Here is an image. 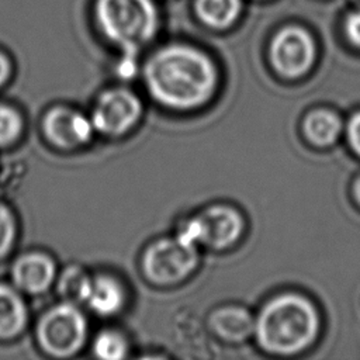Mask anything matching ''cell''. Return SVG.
<instances>
[{
	"mask_svg": "<svg viewBox=\"0 0 360 360\" xmlns=\"http://www.w3.org/2000/svg\"><path fill=\"white\" fill-rule=\"evenodd\" d=\"M145 82L153 98L172 108L205 103L217 84V72L202 52L184 45L159 49L145 65Z\"/></svg>",
	"mask_w": 360,
	"mask_h": 360,
	"instance_id": "6da1fadb",
	"label": "cell"
},
{
	"mask_svg": "<svg viewBox=\"0 0 360 360\" xmlns=\"http://www.w3.org/2000/svg\"><path fill=\"white\" fill-rule=\"evenodd\" d=\"M255 329L262 347L273 353L291 354L314 340L319 329V316L307 298L283 294L262 309Z\"/></svg>",
	"mask_w": 360,
	"mask_h": 360,
	"instance_id": "7a4b0ae2",
	"label": "cell"
},
{
	"mask_svg": "<svg viewBox=\"0 0 360 360\" xmlns=\"http://www.w3.org/2000/svg\"><path fill=\"white\" fill-rule=\"evenodd\" d=\"M97 22L104 35L135 56L155 34L156 10L150 0H97Z\"/></svg>",
	"mask_w": 360,
	"mask_h": 360,
	"instance_id": "3957f363",
	"label": "cell"
},
{
	"mask_svg": "<svg viewBox=\"0 0 360 360\" xmlns=\"http://www.w3.org/2000/svg\"><path fill=\"white\" fill-rule=\"evenodd\" d=\"M243 229L240 215L225 205H215L186 222L179 238L190 245L202 243L212 249H225L236 242Z\"/></svg>",
	"mask_w": 360,
	"mask_h": 360,
	"instance_id": "277c9868",
	"label": "cell"
},
{
	"mask_svg": "<svg viewBox=\"0 0 360 360\" xmlns=\"http://www.w3.org/2000/svg\"><path fill=\"white\" fill-rule=\"evenodd\" d=\"M86 338V319L69 304L51 309L41 321L38 340L42 349L53 356H70L80 349Z\"/></svg>",
	"mask_w": 360,
	"mask_h": 360,
	"instance_id": "5b68a950",
	"label": "cell"
},
{
	"mask_svg": "<svg viewBox=\"0 0 360 360\" xmlns=\"http://www.w3.org/2000/svg\"><path fill=\"white\" fill-rule=\"evenodd\" d=\"M195 245L176 239H165L152 245L143 257L146 276L158 284H172L183 280L197 264Z\"/></svg>",
	"mask_w": 360,
	"mask_h": 360,
	"instance_id": "8992f818",
	"label": "cell"
},
{
	"mask_svg": "<svg viewBox=\"0 0 360 360\" xmlns=\"http://www.w3.org/2000/svg\"><path fill=\"white\" fill-rule=\"evenodd\" d=\"M141 110V103L134 93L125 89H114L104 93L97 101L91 124L101 134L122 135L138 121Z\"/></svg>",
	"mask_w": 360,
	"mask_h": 360,
	"instance_id": "52a82bcc",
	"label": "cell"
},
{
	"mask_svg": "<svg viewBox=\"0 0 360 360\" xmlns=\"http://www.w3.org/2000/svg\"><path fill=\"white\" fill-rule=\"evenodd\" d=\"M270 56L278 73L285 77H298L312 65L314 42L307 31L287 27L274 37Z\"/></svg>",
	"mask_w": 360,
	"mask_h": 360,
	"instance_id": "ba28073f",
	"label": "cell"
},
{
	"mask_svg": "<svg viewBox=\"0 0 360 360\" xmlns=\"http://www.w3.org/2000/svg\"><path fill=\"white\" fill-rule=\"evenodd\" d=\"M44 129L52 143L70 149L89 142L94 127L91 120L76 111L55 108L45 117Z\"/></svg>",
	"mask_w": 360,
	"mask_h": 360,
	"instance_id": "9c48e42d",
	"label": "cell"
},
{
	"mask_svg": "<svg viewBox=\"0 0 360 360\" xmlns=\"http://www.w3.org/2000/svg\"><path fill=\"white\" fill-rule=\"evenodd\" d=\"M53 273L52 260L44 255L24 256L13 267L14 283L32 294L45 291L53 280Z\"/></svg>",
	"mask_w": 360,
	"mask_h": 360,
	"instance_id": "30bf717a",
	"label": "cell"
},
{
	"mask_svg": "<svg viewBox=\"0 0 360 360\" xmlns=\"http://www.w3.org/2000/svg\"><path fill=\"white\" fill-rule=\"evenodd\" d=\"M124 294L121 287L108 277H97L89 281L83 301L98 315H112L122 305Z\"/></svg>",
	"mask_w": 360,
	"mask_h": 360,
	"instance_id": "8fae6325",
	"label": "cell"
},
{
	"mask_svg": "<svg viewBox=\"0 0 360 360\" xmlns=\"http://www.w3.org/2000/svg\"><path fill=\"white\" fill-rule=\"evenodd\" d=\"M27 322V308L21 297L8 285L0 284V338L18 335Z\"/></svg>",
	"mask_w": 360,
	"mask_h": 360,
	"instance_id": "7c38bea8",
	"label": "cell"
},
{
	"mask_svg": "<svg viewBox=\"0 0 360 360\" xmlns=\"http://www.w3.org/2000/svg\"><path fill=\"white\" fill-rule=\"evenodd\" d=\"M214 329L226 340H243L253 329L250 315L239 308H225L212 318Z\"/></svg>",
	"mask_w": 360,
	"mask_h": 360,
	"instance_id": "4fadbf2b",
	"label": "cell"
},
{
	"mask_svg": "<svg viewBox=\"0 0 360 360\" xmlns=\"http://www.w3.org/2000/svg\"><path fill=\"white\" fill-rule=\"evenodd\" d=\"M342 128L339 117L326 110H316L308 114L304 129L308 139L316 145H329L336 141Z\"/></svg>",
	"mask_w": 360,
	"mask_h": 360,
	"instance_id": "5bb4252c",
	"label": "cell"
},
{
	"mask_svg": "<svg viewBox=\"0 0 360 360\" xmlns=\"http://www.w3.org/2000/svg\"><path fill=\"white\" fill-rule=\"evenodd\" d=\"M198 17L214 28L231 25L240 11V0H195Z\"/></svg>",
	"mask_w": 360,
	"mask_h": 360,
	"instance_id": "9a60e30c",
	"label": "cell"
},
{
	"mask_svg": "<svg viewBox=\"0 0 360 360\" xmlns=\"http://www.w3.org/2000/svg\"><path fill=\"white\" fill-rule=\"evenodd\" d=\"M94 354L107 360L122 359L127 354V343L118 333L103 332L94 342Z\"/></svg>",
	"mask_w": 360,
	"mask_h": 360,
	"instance_id": "2e32d148",
	"label": "cell"
},
{
	"mask_svg": "<svg viewBox=\"0 0 360 360\" xmlns=\"http://www.w3.org/2000/svg\"><path fill=\"white\" fill-rule=\"evenodd\" d=\"M21 120L18 114L4 105H0V146L8 145L18 136Z\"/></svg>",
	"mask_w": 360,
	"mask_h": 360,
	"instance_id": "e0dca14e",
	"label": "cell"
},
{
	"mask_svg": "<svg viewBox=\"0 0 360 360\" xmlns=\"http://www.w3.org/2000/svg\"><path fill=\"white\" fill-rule=\"evenodd\" d=\"M90 278H87L83 273H80L79 270H70L66 273L62 284H60V290L62 294L66 297H70L73 300H82L84 298V292L86 288L89 285Z\"/></svg>",
	"mask_w": 360,
	"mask_h": 360,
	"instance_id": "ac0fdd59",
	"label": "cell"
},
{
	"mask_svg": "<svg viewBox=\"0 0 360 360\" xmlns=\"http://www.w3.org/2000/svg\"><path fill=\"white\" fill-rule=\"evenodd\" d=\"M14 236H15V222H14L13 214L6 205L0 204V257L10 250L14 242Z\"/></svg>",
	"mask_w": 360,
	"mask_h": 360,
	"instance_id": "d6986e66",
	"label": "cell"
},
{
	"mask_svg": "<svg viewBox=\"0 0 360 360\" xmlns=\"http://www.w3.org/2000/svg\"><path fill=\"white\" fill-rule=\"evenodd\" d=\"M346 35L357 46H360V10L352 13L346 20Z\"/></svg>",
	"mask_w": 360,
	"mask_h": 360,
	"instance_id": "ffe728a7",
	"label": "cell"
},
{
	"mask_svg": "<svg viewBox=\"0 0 360 360\" xmlns=\"http://www.w3.org/2000/svg\"><path fill=\"white\" fill-rule=\"evenodd\" d=\"M347 138L353 150L360 155V112L350 118L347 124Z\"/></svg>",
	"mask_w": 360,
	"mask_h": 360,
	"instance_id": "44dd1931",
	"label": "cell"
},
{
	"mask_svg": "<svg viewBox=\"0 0 360 360\" xmlns=\"http://www.w3.org/2000/svg\"><path fill=\"white\" fill-rule=\"evenodd\" d=\"M8 70H10L8 60L6 59L4 55L0 53V86L6 82V79H7V76H8Z\"/></svg>",
	"mask_w": 360,
	"mask_h": 360,
	"instance_id": "7402d4cb",
	"label": "cell"
},
{
	"mask_svg": "<svg viewBox=\"0 0 360 360\" xmlns=\"http://www.w3.org/2000/svg\"><path fill=\"white\" fill-rule=\"evenodd\" d=\"M354 195H356L357 201L360 202V177L357 179V181H356V184H354Z\"/></svg>",
	"mask_w": 360,
	"mask_h": 360,
	"instance_id": "603a6c76",
	"label": "cell"
},
{
	"mask_svg": "<svg viewBox=\"0 0 360 360\" xmlns=\"http://www.w3.org/2000/svg\"><path fill=\"white\" fill-rule=\"evenodd\" d=\"M353 1H354V3H357V4L360 6V0H353Z\"/></svg>",
	"mask_w": 360,
	"mask_h": 360,
	"instance_id": "cb8c5ba5",
	"label": "cell"
}]
</instances>
